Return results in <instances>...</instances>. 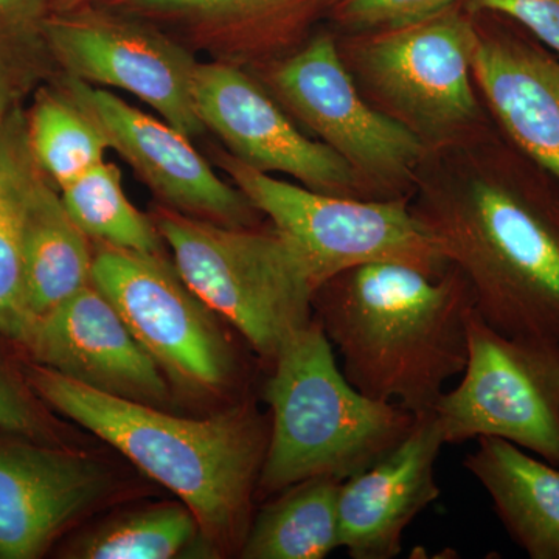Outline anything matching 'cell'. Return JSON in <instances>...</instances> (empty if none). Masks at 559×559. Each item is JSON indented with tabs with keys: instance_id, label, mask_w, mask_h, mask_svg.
<instances>
[{
	"instance_id": "1",
	"label": "cell",
	"mask_w": 559,
	"mask_h": 559,
	"mask_svg": "<svg viewBox=\"0 0 559 559\" xmlns=\"http://www.w3.org/2000/svg\"><path fill=\"white\" fill-rule=\"evenodd\" d=\"M430 275L378 261L330 278L312 299V318L342 358L347 380L370 399L415 415L432 411L468 359L476 297L457 266Z\"/></svg>"
},
{
	"instance_id": "2",
	"label": "cell",
	"mask_w": 559,
	"mask_h": 559,
	"mask_svg": "<svg viewBox=\"0 0 559 559\" xmlns=\"http://www.w3.org/2000/svg\"><path fill=\"white\" fill-rule=\"evenodd\" d=\"M28 382L53 409L175 492L215 554H240L270 441V418L252 403L190 419L106 395L43 366L33 367Z\"/></svg>"
},
{
	"instance_id": "3",
	"label": "cell",
	"mask_w": 559,
	"mask_h": 559,
	"mask_svg": "<svg viewBox=\"0 0 559 559\" xmlns=\"http://www.w3.org/2000/svg\"><path fill=\"white\" fill-rule=\"evenodd\" d=\"M500 165L415 215L468 278L485 322L559 344V182L516 146Z\"/></svg>"
},
{
	"instance_id": "4",
	"label": "cell",
	"mask_w": 559,
	"mask_h": 559,
	"mask_svg": "<svg viewBox=\"0 0 559 559\" xmlns=\"http://www.w3.org/2000/svg\"><path fill=\"white\" fill-rule=\"evenodd\" d=\"M271 366L260 495L316 477L347 480L395 450L417 421L414 412L370 399L347 380L316 319L286 341Z\"/></svg>"
},
{
	"instance_id": "5",
	"label": "cell",
	"mask_w": 559,
	"mask_h": 559,
	"mask_svg": "<svg viewBox=\"0 0 559 559\" xmlns=\"http://www.w3.org/2000/svg\"><path fill=\"white\" fill-rule=\"evenodd\" d=\"M151 218L183 282L267 364L314 319L318 286L300 253L274 227L221 226L160 204Z\"/></svg>"
},
{
	"instance_id": "6",
	"label": "cell",
	"mask_w": 559,
	"mask_h": 559,
	"mask_svg": "<svg viewBox=\"0 0 559 559\" xmlns=\"http://www.w3.org/2000/svg\"><path fill=\"white\" fill-rule=\"evenodd\" d=\"M215 159L300 253L318 288L342 272L378 261L411 264L436 277L451 267L440 242L406 202L320 193L272 178L230 153L215 151Z\"/></svg>"
},
{
	"instance_id": "7",
	"label": "cell",
	"mask_w": 559,
	"mask_h": 559,
	"mask_svg": "<svg viewBox=\"0 0 559 559\" xmlns=\"http://www.w3.org/2000/svg\"><path fill=\"white\" fill-rule=\"evenodd\" d=\"M432 411L447 444L492 437L559 466V344L500 333L474 308L462 381Z\"/></svg>"
},
{
	"instance_id": "8",
	"label": "cell",
	"mask_w": 559,
	"mask_h": 559,
	"mask_svg": "<svg viewBox=\"0 0 559 559\" xmlns=\"http://www.w3.org/2000/svg\"><path fill=\"white\" fill-rule=\"evenodd\" d=\"M92 285L180 388L219 393L235 381L237 358L215 312L189 288L164 253L95 242Z\"/></svg>"
},
{
	"instance_id": "9",
	"label": "cell",
	"mask_w": 559,
	"mask_h": 559,
	"mask_svg": "<svg viewBox=\"0 0 559 559\" xmlns=\"http://www.w3.org/2000/svg\"><path fill=\"white\" fill-rule=\"evenodd\" d=\"M47 39L58 75L128 92L190 139L207 132L194 103L201 60L156 25L95 2L53 11Z\"/></svg>"
},
{
	"instance_id": "10",
	"label": "cell",
	"mask_w": 559,
	"mask_h": 559,
	"mask_svg": "<svg viewBox=\"0 0 559 559\" xmlns=\"http://www.w3.org/2000/svg\"><path fill=\"white\" fill-rule=\"evenodd\" d=\"M257 70L283 109L344 157L359 178L395 186L421 159V135L360 97L326 33Z\"/></svg>"
},
{
	"instance_id": "11",
	"label": "cell",
	"mask_w": 559,
	"mask_h": 559,
	"mask_svg": "<svg viewBox=\"0 0 559 559\" xmlns=\"http://www.w3.org/2000/svg\"><path fill=\"white\" fill-rule=\"evenodd\" d=\"M369 35L356 53L358 69L396 119L430 135L479 119L471 72L480 35L457 7Z\"/></svg>"
},
{
	"instance_id": "12",
	"label": "cell",
	"mask_w": 559,
	"mask_h": 559,
	"mask_svg": "<svg viewBox=\"0 0 559 559\" xmlns=\"http://www.w3.org/2000/svg\"><path fill=\"white\" fill-rule=\"evenodd\" d=\"M194 103L205 130L249 167L290 176L320 193L358 198L364 190L355 168L325 143L307 138L248 69L201 61Z\"/></svg>"
},
{
	"instance_id": "13",
	"label": "cell",
	"mask_w": 559,
	"mask_h": 559,
	"mask_svg": "<svg viewBox=\"0 0 559 559\" xmlns=\"http://www.w3.org/2000/svg\"><path fill=\"white\" fill-rule=\"evenodd\" d=\"M58 83L97 121L109 148L127 162L160 205L229 227H257L261 213L194 148L193 139L119 95L58 75Z\"/></svg>"
},
{
	"instance_id": "14",
	"label": "cell",
	"mask_w": 559,
	"mask_h": 559,
	"mask_svg": "<svg viewBox=\"0 0 559 559\" xmlns=\"http://www.w3.org/2000/svg\"><path fill=\"white\" fill-rule=\"evenodd\" d=\"M24 345L38 366L106 395L156 407L170 396L164 371L92 283L36 320Z\"/></svg>"
},
{
	"instance_id": "15",
	"label": "cell",
	"mask_w": 559,
	"mask_h": 559,
	"mask_svg": "<svg viewBox=\"0 0 559 559\" xmlns=\"http://www.w3.org/2000/svg\"><path fill=\"white\" fill-rule=\"evenodd\" d=\"M337 0H98L156 25L194 55L260 69L296 50Z\"/></svg>"
},
{
	"instance_id": "16",
	"label": "cell",
	"mask_w": 559,
	"mask_h": 559,
	"mask_svg": "<svg viewBox=\"0 0 559 559\" xmlns=\"http://www.w3.org/2000/svg\"><path fill=\"white\" fill-rule=\"evenodd\" d=\"M110 489L100 463L31 443H0V559H35Z\"/></svg>"
},
{
	"instance_id": "17",
	"label": "cell",
	"mask_w": 559,
	"mask_h": 559,
	"mask_svg": "<svg viewBox=\"0 0 559 559\" xmlns=\"http://www.w3.org/2000/svg\"><path fill=\"white\" fill-rule=\"evenodd\" d=\"M444 444L440 419L425 412L395 450L342 481L341 549L349 558L399 557L411 522L440 498L436 466Z\"/></svg>"
},
{
	"instance_id": "18",
	"label": "cell",
	"mask_w": 559,
	"mask_h": 559,
	"mask_svg": "<svg viewBox=\"0 0 559 559\" xmlns=\"http://www.w3.org/2000/svg\"><path fill=\"white\" fill-rule=\"evenodd\" d=\"M473 73L510 142L559 182V57L510 33L480 35Z\"/></svg>"
},
{
	"instance_id": "19",
	"label": "cell",
	"mask_w": 559,
	"mask_h": 559,
	"mask_svg": "<svg viewBox=\"0 0 559 559\" xmlns=\"http://www.w3.org/2000/svg\"><path fill=\"white\" fill-rule=\"evenodd\" d=\"M511 540L532 559H559V466L507 440L481 437L463 460Z\"/></svg>"
},
{
	"instance_id": "20",
	"label": "cell",
	"mask_w": 559,
	"mask_h": 559,
	"mask_svg": "<svg viewBox=\"0 0 559 559\" xmlns=\"http://www.w3.org/2000/svg\"><path fill=\"white\" fill-rule=\"evenodd\" d=\"M92 242L70 216L61 191L40 173L28 200L24 229L25 296L33 323L91 285Z\"/></svg>"
},
{
	"instance_id": "21",
	"label": "cell",
	"mask_w": 559,
	"mask_h": 559,
	"mask_svg": "<svg viewBox=\"0 0 559 559\" xmlns=\"http://www.w3.org/2000/svg\"><path fill=\"white\" fill-rule=\"evenodd\" d=\"M40 173L25 110L16 106L0 123V334L22 345L33 325L25 296V215Z\"/></svg>"
},
{
	"instance_id": "22",
	"label": "cell",
	"mask_w": 559,
	"mask_h": 559,
	"mask_svg": "<svg viewBox=\"0 0 559 559\" xmlns=\"http://www.w3.org/2000/svg\"><path fill=\"white\" fill-rule=\"evenodd\" d=\"M342 481L316 477L278 492L250 522L240 557L323 559L341 549Z\"/></svg>"
},
{
	"instance_id": "23",
	"label": "cell",
	"mask_w": 559,
	"mask_h": 559,
	"mask_svg": "<svg viewBox=\"0 0 559 559\" xmlns=\"http://www.w3.org/2000/svg\"><path fill=\"white\" fill-rule=\"evenodd\" d=\"M25 119L33 156L58 190L105 160L110 150L97 121L57 80L33 92Z\"/></svg>"
},
{
	"instance_id": "24",
	"label": "cell",
	"mask_w": 559,
	"mask_h": 559,
	"mask_svg": "<svg viewBox=\"0 0 559 559\" xmlns=\"http://www.w3.org/2000/svg\"><path fill=\"white\" fill-rule=\"evenodd\" d=\"M60 191L70 216L92 241L134 252L164 253L165 242L156 224L132 205L114 162H100Z\"/></svg>"
},
{
	"instance_id": "25",
	"label": "cell",
	"mask_w": 559,
	"mask_h": 559,
	"mask_svg": "<svg viewBox=\"0 0 559 559\" xmlns=\"http://www.w3.org/2000/svg\"><path fill=\"white\" fill-rule=\"evenodd\" d=\"M201 535L186 506H156L106 522L76 540L69 557L83 559H170Z\"/></svg>"
},
{
	"instance_id": "26",
	"label": "cell",
	"mask_w": 559,
	"mask_h": 559,
	"mask_svg": "<svg viewBox=\"0 0 559 559\" xmlns=\"http://www.w3.org/2000/svg\"><path fill=\"white\" fill-rule=\"evenodd\" d=\"M51 13L50 0H0V97L10 108L58 76L47 39Z\"/></svg>"
},
{
	"instance_id": "27",
	"label": "cell",
	"mask_w": 559,
	"mask_h": 559,
	"mask_svg": "<svg viewBox=\"0 0 559 559\" xmlns=\"http://www.w3.org/2000/svg\"><path fill=\"white\" fill-rule=\"evenodd\" d=\"M457 0H337L331 13L349 31L374 33L436 16Z\"/></svg>"
},
{
	"instance_id": "28",
	"label": "cell",
	"mask_w": 559,
	"mask_h": 559,
	"mask_svg": "<svg viewBox=\"0 0 559 559\" xmlns=\"http://www.w3.org/2000/svg\"><path fill=\"white\" fill-rule=\"evenodd\" d=\"M468 10L506 14L559 57V0H468Z\"/></svg>"
},
{
	"instance_id": "29",
	"label": "cell",
	"mask_w": 559,
	"mask_h": 559,
	"mask_svg": "<svg viewBox=\"0 0 559 559\" xmlns=\"http://www.w3.org/2000/svg\"><path fill=\"white\" fill-rule=\"evenodd\" d=\"M0 429L21 436L35 437L40 432L38 412L20 382L0 366Z\"/></svg>"
},
{
	"instance_id": "30",
	"label": "cell",
	"mask_w": 559,
	"mask_h": 559,
	"mask_svg": "<svg viewBox=\"0 0 559 559\" xmlns=\"http://www.w3.org/2000/svg\"><path fill=\"white\" fill-rule=\"evenodd\" d=\"M50 2L53 11H69L90 5V3L98 2V0H50Z\"/></svg>"
},
{
	"instance_id": "31",
	"label": "cell",
	"mask_w": 559,
	"mask_h": 559,
	"mask_svg": "<svg viewBox=\"0 0 559 559\" xmlns=\"http://www.w3.org/2000/svg\"><path fill=\"white\" fill-rule=\"evenodd\" d=\"M11 109L9 105H7L5 102H3V98L0 97V123H2L3 119H5L7 116H9V112Z\"/></svg>"
}]
</instances>
